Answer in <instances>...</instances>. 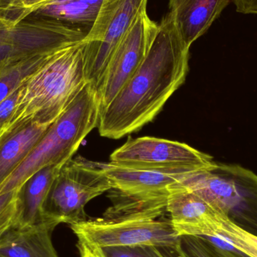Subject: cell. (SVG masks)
<instances>
[{
  "mask_svg": "<svg viewBox=\"0 0 257 257\" xmlns=\"http://www.w3.org/2000/svg\"><path fill=\"white\" fill-rule=\"evenodd\" d=\"M110 163L123 167L190 175L208 169L214 162L211 156L187 144L146 136L130 138L111 154Z\"/></svg>",
  "mask_w": 257,
  "mask_h": 257,
  "instance_id": "8",
  "label": "cell"
},
{
  "mask_svg": "<svg viewBox=\"0 0 257 257\" xmlns=\"http://www.w3.org/2000/svg\"><path fill=\"white\" fill-rule=\"evenodd\" d=\"M148 0H103L94 25L85 38L84 72L96 90L107 66Z\"/></svg>",
  "mask_w": 257,
  "mask_h": 257,
  "instance_id": "7",
  "label": "cell"
},
{
  "mask_svg": "<svg viewBox=\"0 0 257 257\" xmlns=\"http://www.w3.org/2000/svg\"><path fill=\"white\" fill-rule=\"evenodd\" d=\"M236 11L244 15H257V0H233Z\"/></svg>",
  "mask_w": 257,
  "mask_h": 257,
  "instance_id": "25",
  "label": "cell"
},
{
  "mask_svg": "<svg viewBox=\"0 0 257 257\" xmlns=\"http://www.w3.org/2000/svg\"><path fill=\"white\" fill-rule=\"evenodd\" d=\"M111 183L96 162L68 160L53 181L44 205L45 219L72 225L87 220L90 201L111 190Z\"/></svg>",
  "mask_w": 257,
  "mask_h": 257,
  "instance_id": "6",
  "label": "cell"
},
{
  "mask_svg": "<svg viewBox=\"0 0 257 257\" xmlns=\"http://www.w3.org/2000/svg\"><path fill=\"white\" fill-rule=\"evenodd\" d=\"M181 184L205 199L234 224L257 235V175L236 164L214 162Z\"/></svg>",
  "mask_w": 257,
  "mask_h": 257,
  "instance_id": "4",
  "label": "cell"
},
{
  "mask_svg": "<svg viewBox=\"0 0 257 257\" xmlns=\"http://www.w3.org/2000/svg\"><path fill=\"white\" fill-rule=\"evenodd\" d=\"M166 211L174 230L181 237L205 236L223 214L181 181L169 187Z\"/></svg>",
  "mask_w": 257,
  "mask_h": 257,
  "instance_id": "11",
  "label": "cell"
},
{
  "mask_svg": "<svg viewBox=\"0 0 257 257\" xmlns=\"http://www.w3.org/2000/svg\"><path fill=\"white\" fill-rule=\"evenodd\" d=\"M21 85L5 100L0 102V128L8 123L15 112L21 93Z\"/></svg>",
  "mask_w": 257,
  "mask_h": 257,
  "instance_id": "23",
  "label": "cell"
},
{
  "mask_svg": "<svg viewBox=\"0 0 257 257\" xmlns=\"http://www.w3.org/2000/svg\"><path fill=\"white\" fill-rule=\"evenodd\" d=\"M190 48L168 13L159 24L154 42L142 64L99 114L102 137L119 139L152 121L168 99L184 84Z\"/></svg>",
  "mask_w": 257,
  "mask_h": 257,
  "instance_id": "1",
  "label": "cell"
},
{
  "mask_svg": "<svg viewBox=\"0 0 257 257\" xmlns=\"http://www.w3.org/2000/svg\"><path fill=\"white\" fill-rule=\"evenodd\" d=\"M99 114L96 90L87 83L24 161L0 186V195L18 191L33 174L42 168L63 166L72 159L87 135L97 128Z\"/></svg>",
  "mask_w": 257,
  "mask_h": 257,
  "instance_id": "3",
  "label": "cell"
},
{
  "mask_svg": "<svg viewBox=\"0 0 257 257\" xmlns=\"http://www.w3.org/2000/svg\"><path fill=\"white\" fill-rule=\"evenodd\" d=\"M81 257H106L102 249L78 244Z\"/></svg>",
  "mask_w": 257,
  "mask_h": 257,
  "instance_id": "26",
  "label": "cell"
},
{
  "mask_svg": "<svg viewBox=\"0 0 257 257\" xmlns=\"http://www.w3.org/2000/svg\"><path fill=\"white\" fill-rule=\"evenodd\" d=\"M106 257H188L181 246H137L102 249Z\"/></svg>",
  "mask_w": 257,
  "mask_h": 257,
  "instance_id": "20",
  "label": "cell"
},
{
  "mask_svg": "<svg viewBox=\"0 0 257 257\" xmlns=\"http://www.w3.org/2000/svg\"><path fill=\"white\" fill-rule=\"evenodd\" d=\"M63 166H49L33 174L24 184L21 196L17 193L13 226L26 227L45 220L43 208L54 178Z\"/></svg>",
  "mask_w": 257,
  "mask_h": 257,
  "instance_id": "14",
  "label": "cell"
},
{
  "mask_svg": "<svg viewBox=\"0 0 257 257\" xmlns=\"http://www.w3.org/2000/svg\"><path fill=\"white\" fill-rule=\"evenodd\" d=\"M54 122H30L8 136L0 146V186L24 161Z\"/></svg>",
  "mask_w": 257,
  "mask_h": 257,
  "instance_id": "16",
  "label": "cell"
},
{
  "mask_svg": "<svg viewBox=\"0 0 257 257\" xmlns=\"http://www.w3.org/2000/svg\"><path fill=\"white\" fill-rule=\"evenodd\" d=\"M164 213H145L125 217H102L70 225L78 244L103 249L137 246H181Z\"/></svg>",
  "mask_w": 257,
  "mask_h": 257,
  "instance_id": "5",
  "label": "cell"
},
{
  "mask_svg": "<svg viewBox=\"0 0 257 257\" xmlns=\"http://www.w3.org/2000/svg\"><path fill=\"white\" fill-rule=\"evenodd\" d=\"M84 47L83 41L57 51L26 78L9 126L58 118L87 84Z\"/></svg>",
  "mask_w": 257,
  "mask_h": 257,
  "instance_id": "2",
  "label": "cell"
},
{
  "mask_svg": "<svg viewBox=\"0 0 257 257\" xmlns=\"http://www.w3.org/2000/svg\"><path fill=\"white\" fill-rule=\"evenodd\" d=\"M233 0H169V15L184 43L203 36Z\"/></svg>",
  "mask_w": 257,
  "mask_h": 257,
  "instance_id": "12",
  "label": "cell"
},
{
  "mask_svg": "<svg viewBox=\"0 0 257 257\" xmlns=\"http://www.w3.org/2000/svg\"><path fill=\"white\" fill-rule=\"evenodd\" d=\"M51 0H9L0 11V23L13 25L34 13Z\"/></svg>",
  "mask_w": 257,
  "mask_h": 257,
  "instance_id": "21",
  "label": "cell"
},
{
  "mask_svg": "<svg viewBox=\"0 0 257 257\" xmlns=\"http://www.w3.org/2000/svg\"><path fill=\"white\" fill-rule=\"evenodd\" d=\"M103 0H51L30 16L57 21L88 34Z\"/></svg>",
  "mask_w": 257,
  "mask_h": 257,
  "instance_id": "15",
  "label": "cell"
},
{
  "mask_svg": "<svg viewBox=\"0 0 257 257\" xmlns=\"http://www.w3.org/2000/svg\"><path fill=\"white\" fill-rule=\"evenodd\" d=\"M97 164L111 183V197L148 203L166 202L169 187L189 175L123 167L110 162Z\"/></svg>",
  "mask_w": 257,
  "mask_h": 257,
  "instance_id": "10",
  "label": "cell"
},
{
  "mask_svg": "<svg viewBox=\"0 0 257 257\" xmlns=\"http://www.w3.org/2000/svg\"><path fill=\"white\" fill-rule=\"evenodd\" d=\"M159 24L142 11L113 54L96 89L100 112L117 96L146 57Z\"/></svg>",
  "mask_w": 257,
  "mask_h": 257,
  "instance_id": "9",
  "label": "cell"
},
{
  "mask_svg": "<svg viewBox=\"0 0 257 257\" xmlns=\"http://www.w3.org/2000/svg\"><path fill=\"white\" fill-rule=\"evenodd\" d=\"M18 191L0 195V238L13 226Z\"/></svg>",
  "mask_w": 257,
  "mask_h": 257,
  "instance_id": "22",
  "label": "cell"
},
{
  "mask_svg": "<svg viewBox=\"0 0 257 257\" xmlns=\"http://www.w3.org/2000/svg\"><path fill=\"white\" fill-rule=\"evenodd\" d=\"M203 237H214L248 257H257V235L234 224L221 215Z\"/></svg>",
  "mask_w": 257,
  "mask_h": 257,
  "instance_id": "17",
  "label": "cell"
},
{
  "mask_svg": "<svg viewBox=\"0 0 257 257\" xmlns=\"http://www.w3.org/2000/svg\"><path fill=\"white\" fill-rule=\"evenodd\" d=\"M181 244L188 257H248L214 237L181 236Z\"/></svg>",
  "mask_w": 257,
  "mask_h": 257,
  "instance_id": "19",
  "label": "cell"
},
{
  "mask_svg": "<svg viewBox=\"0 0 257 257\" xmlns=\"http://www.w3.org/2000/svg\"><path fill=\"white\" fill-rule=\"evenodd\" d=\"M9 2V0H0V11L3 9V8L6 6V3Z\"/></svg>",
  "mask_w": 257,
  "mask_h": 257,
  "instance_id": "27",
  "label": "cell"
},
{
  "mask_svg": "<svg viewBox=\"0 0 257 257\" xmlns=\"http://www.w3.org/2000/svg\"><path fill=\"white\" fill-rule=\"evenodd\" d=\"M15 50L9 38L0 30V69L15 60Z\"/></svg>",
  "mask_w": 257,
  "mask_h": 257,
  "instance_id": "24",
  "label": "cell"
},
{
  "mask_svg": "<svg viewBox=\"0 0 257 257\" xmlns=\"http://www.w3.org/2000/svg\"><path fill=\"white\" fill-rule=\"evenodd\" d=\"M58 225L45 219L26 227L12 226L0 238V257H59L51 239Z\"/></svg>",
  "mask_w": 257,
  "mask_h": 257,
  "instance_id": "13",
  "label": "cell"
},
{
  "mask_svg": "<svg viewBox=\"0 0 257 257\" xmlns=\"http://www.w3.org/2000/svg\"><path fill=\"white\" fill-rule=\"evenodd\" d=\"M54 53L31 56L3 66L4 70L0 75V102L15 91L27 77Z\"/></svg>",
  "mask_w": 257,
  "mask_h": 257,
  "instance_id": "18",
  "label": "cell"
}]
</instances>
